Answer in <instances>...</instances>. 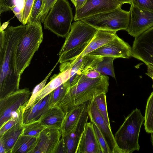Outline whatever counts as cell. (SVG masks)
Wrapping results in <instances>:
<instances>
[{
	"label": "cell",
	"mask_w": 153,
	"mask_h": 153,
	"mask_svg": "<svg viewBox=\"0 0 153 153\" xmlns=\"http://www.w3.org/2000/svg\"><path fill=\"white\" fill-rule=\"evenodd\" d=\"M27 24L8 26L0 31V100L19 89L20 79L16 64L19 44Z\"/></svg>",
	"instance_id": "cell-1"
},
{
	"label": "cell",
	"mask_w": 153,
	"mask_h": 153,
	"mask_svg": "<svg viewBox=\"0 0 153 153\" xmlns=\"http://www.w3.org/2000/svg\"><path fill=\"white\" fill-rule=\"evenodd\" d=\"M109 81V78L106 75H102L94 79L88 78L84 74L77 75L65 96L56 105L65 115L73 107L90 101L101 94H106Z\"/></svg>",
	"instance_id": "cell-2"
},
{
	"label": "cell",
	"mask_w": 153,
	"mask_h": 153,
	"mask_svg": "<svg viewBox=\"0 0 153 153\" xmlns=\"http://www.w3.org/2000/svg\"><path fill=\"white\" fill-rule=\"evenodd\" d=\"M144 120L140 111L135 108L125 119L114 135L117 144L121 153L138 151L140 146L139 137Z\"/></svg>",
	"instance_id": "cell-3"
},
{
	"label": "cell",
	"mask_w": 153,
	"mask_h": 153,
	"mask_svg": "<svg viewBox=\"0 0 153 153\" xmlns=\"http://www.w3.org/2000/svg\"><path fill=\"white\" fill-rule=\"evenodd\" d=\"M27 24L26 31L19 44L17 50V67L20 77L29 66L43 39L41 23L30 22Z\"/></svg>",
	"instance_id": "cell-4"
},
{
	"label": "cell",
	"mask_w": 153,
	"mask_h": 153,
	"mask_svg": "<svg viewBox=\"0 0 153 153\" xmlns=\"http://www.w3.org/2000/svg\"><path fill=\"white\" fill-rule=\"evenodd\" d=\"M72 9L67 0H57L45 18L43 24L59 36L65 37L69 32L73 20Z\"/></svg>",
	"instance_id": "cell-5"
},
{
	"label": "cell",
	"mask_w": 153,
	"mask_h": 153,
	"mask_svg": "<svg viewBox=\"0 0 153 153\" xmlns=\"http://www.w3.org/2000/svg\"><path fill=\"white\" fill-rule=\"evenodd\" d=\"M129 12L120 7L84 18L82 21L98 30L117 32L126 30L128 25Z\"/></svg>",
	"instance_id": "cell-6"
},
{
	"label": "cell",
	"mask_w": 153,
	"mask_h": 153,
	"mask_svg": "<svg viewBox=\"0 0 153 153\" xmlns=\"http://www.w3.org/2000/svg\"><path fill=\"white\" fill-rule=\"evenodd\" d=\"M98 30L81 20L74 22L65 42L59 53V56L89 42L94 38Z\"/></svg>",
	"instance_id": "cell-7"
},
{
	"label": "cell",
	"mask_w": 153,
	"mask_h": 153,
	"mask_svg": "<svg viewBox=\"0 0 153 153\" xmlns=\"http://www.w3.org/2000/svg\"><path fill=\"white\" fill-rule=\"evenodd\" d=\"M30 92L27 88L19 89L0 100V127L8 121L21 106L27 105Z\"/></svg>",
	"instance_id": "cell-8"
},
{
	"label": "cell",
	"mask_w": 153,
	"mask_h": 153,
	"mask_svg": "<svg viewBox=\"0 0 153 153\" xmlns=\"http://www.w3.org/2000/svg\"><path fill=\"white\" fill-rule=\"evenodd\" d=\"M132 57L147 66H153V27L134 38Z\"/></svg>",
	"instance_id": "cell-9"
},
{
	"label": "cell",
	"mask_w": 153,
	"mask_h": 153,
	"mask_svg": "<svg viewBox=\"0 0 153 153\" xmlns=\"http://www.w3.org/2000/svg\"><path fill=\"white\" fill-rule=\"evenodd\" d=\"M128 25L126 30L134 38L153 27V12L131 5Z\"/></svg>",
	"instance_id": "cell-10"
},
{
	"label": "cell",
	"mask_w": 153,
	"mask_h": 153,
	"mask_svg": "<svg viewBox=\"0 0 153 153\" xmlns=\"http://www.w3.org/2000/svg\"><path fill=\"white\" fill-rule=\"evenodd\" d=\"M91 122L96 125L105 139L112 153H121L115 141L111 126L105 121L93 99L90 100L87 106Z\"/></svg>",
	"instance_id": "cell-11"
},
{
	"label": "cell",
	"mask_w": 153,
	"mask_h": 153,
	"mask_svg": "<svg viewBox=\"0 0 153 153\" xmlns=\"http://www.w3.org/2000/svg\"><path fill=\"white\" fill-rule=\"evenodd\" d=\"M97 57L110 56L116 59L132 57L131 47L117 34L111 41L88 54Z\"/></svg>",
	"instance_id": "cell-12"
},
{
	"label": "cell",
	"mask_w": 153,
	"mask_h": 153,
	"mask_svg": "<svg viewBox=\"0 0 153 153\" xmlns=\"http://www.w3.org/2000/svg\"><path fill=\"white\" fill-rule=\"evenodd\" d=\"M123 4L117 0H87L80 9L75 10V21L121 7Z\"/></svg>",
	"instance_id": "cell-13"
},
{
	"label": "cell",
	"mask_w": 153,
	"mask_h": 153,
	"mask_svg": "<svg viewBox=\"0 0 153 153\" xmlns=\"http://www.w3.org/2000/svg\"><path fill=\"white\" fill-rule=\"evenodd\" d=\"M61 137L60 129L46 128L37 138V143L32 153H55Z\"/></svg>",
	"instance_id": "cell-14"
},
{
	"label": "cell",
	"mask_w": 153,
	"mask_h": 153,
	"mask_svg": "<svg viewBox=\"0 0 153 153\" xmlns=\"http://www.w3.org/2000/svg\"><path fill=\"white\" fill-rule=\"evenodd\" d=\"M87 106L74 128L68 133L61 137L65 146L66 153H76L79 141L89 117Z\"/></svg>",
	"instance_id": "cell-15"
},
{
	"label": "cell",
	"mask_w": 153,
	"mask_h": 153,
	"mask_svg": "<svg viewBox=\"0 0 153 153\" xmlns=\"http://www.w3.org/2000/svg\"><path fill=\"white\" fill-rule=\"evenodd\" d=\"M76 153H102L91 122L85 125Z\"/></svg>",
	"instance_id": "cell-16"
},
{
	"label": "cell",
	"mask_w": 153,
	"mask_h": 153,
	"mask_svg": "<svg viewBox=\"0 0 153 153\" xmlns=\"http://www.w3.org/2000/svg\"><path fill=\"white\" fill-rule=\"evenodd\" d=\"M116 32L111 31L98 30L94 38L82 52L76 58L71 60L73 62L78 60L109 42L115 37L117 34Z\"/></svg>",
	"instance_id": "cell-17"
},
{
	"label": "cell",
	"mask_w": 153,
	"mask_h": 153,
	"mask_svg": "<svg viewBox=\"0 0 153 153\" xmlns=\"http://www.w3.org/2000/svg\"><path fill=\"white\" fill-rule=\"evenodd\" d=\"M89 101L73 107L66 113L60 129L62 136L66 134L74 128L87 107Z\"/></svg>",
	"instance_id": "cell-18"
},
{
	"label": "cell",
	"mask_w": 153,
	"mask_h": 153,
	"mask_svg": "<svg viewBox=\"0 0 153 153\" xmlns=\"http://www.w3.org/2000/svg\"><path fill=\"white\" fill-rule=\"evenodd\" d=\"M24 126L19 123L6 131L0 136V143L4 146L6 153H10L13 147L19 137L22 134Z\"/></svg>",
	"instance_id": "cell-19"
},
{
	"label": "cell",
	"mask_w": 153,
	"mask_h": 153,
	"mask_svg": "<svg viewBox=\"0 0 153 153\" xmlns=\"http://www.w3.org/2000/svg\"><path fill=\"white\" fill-rule=\"evenodd\" d=\"M71 68L54 75L51 77L50 81L40 91L36 99L35 103L68 80L71 76Z\"/></svg>",
	"instance_id": "cell-20"
},
{
	"label": "cell",
	"mask_w": 153,
	"mask_h": 153,
	"mask_svg": "<svg viewBox=\"0 0 153 153\" xmlns=\"http://www.w3.org/2000/svg\"><path fill=\"white\" fill-rule=\"evenodd\" d=\"M65 117L64 112L56 105L49 109L41 122L47 128L60 129Z\"/></svg>",
	"instance_id": "cell-21"
},
{
	"label": "cell",
	"mask_w": 153,
	"mask_h": 153,
	"mask_svg": "<svg viewBox=\"0 0 153 153\" xmlns=\"http://www.w3.org/2000/svg\"><path fill=\"white\" fill-rule=\"evenodd\" d=\"M37 142V138L21 135L11 150L10 153H32Z\"/></svg>",
	"instance_id": "cell-22"
},
{
	"label": "cell",
	"mask_w": 153,
	"mask_h": 153,
	"mask_svg": "<svg viewBox=\"0 0 153 153\" xmlns=\"http://www.w3.org/2000/svg\"><path fill=\"white\" fill-rule=\"evenodd\" d=\"M116 59L110 56L102 57L94 70L102 75H109L115 79L113 61Z\"/></svg>",
	"instance_id": "cell-23"
},
{
	"label": "cell",
	"mask_w": 153,
	"mask_h": 153,
	"mask_svg": "<svg viewBox=\"0 0 153 153\" xmlns=\"http://www.w3.org/2000/svg\"><path fill=\"white\" fill-rule=\"evenodd\" d=\"M70 87L69 79L50 93L49 106L50 108L56 105L65 96Z\"/></svg>",
	"instance_id": "cell-24"
},
{
	"label": "cell",
	"mask_w": 153,
	"mask_h": 153,
	"mask_svg": "<svg viewBox=\"0 0 153 153\" xmlns=\"http://www.w3.org/2000/svg\"><path fill=\"white\" fill-rule=\"evenodd\" d=\"M144 117L146 131L149 133L153 132V91L147 100Z\"/></svg>",
	"instance_id": "cell-25"
},
{
	"label": "cell",
	"mask_w": 153,
	"mask_h": 153,
	"mask_svg": "<svg viewBox=\"0 0 153 153\" xmlns=\"http://www.w3.org/2000/svg\"><path fill=\"white\" fill-rule=\"evenodd\" d=\"M27 105L21 106L11 118L0 127V136L16 124L23 121V114Z\"/></svg>",
	"instance_id": "cell-26"
},
{
	"label": "cell",
	"mask_w": 153,
	"mask_h": 153,
	"mask_svg": "<svg viewBox=\"0 0 153 153\" xmlns=\"http://www.w3.org/2000/svg\"><path fill=\"white\" fill-rule=\"evenodd\" d=\"M22 135L38 138L41 133L47 128L41 123V121H36L24 125Z\"/></svg>",
	"instance_id": "cell-27"
},
{
	"label": "cell",
	"mask_w": 153,
	"mask_h": 153,
	"mask_svg": "<svg viewBox=\"0 0 153 153\" xmlns=\"http://www.w3.org/2000/svg\"><path fill=\"white\" fill-rule=\"evenodd\" d=\"M106 97V94L103 93L95 97L93 99L105 122L111 126L108 113Z\"/></svg>",
	"instance_id": "cell-28"
},
{
	"label": "cell",
	"mask_w": 153,
	"mask_h": 153,
	"mask_svg": "<svg viewBox=\"0 0 153 153\" xmlns=\"http://www.w3.org/2000/svg\"><path fill=\"white\" fill-rule=\"evenodd\" d=\"M58 62H59L58 61L57 62L56 64L52 69L46 77L40 83L36 85L34 88L28 103L25 107V110L32 107L35 105L36 99L39 95L40 91L45 86L47 80L51 75L53 70L54 69Z\"/></svg>",
	"instance_id": "cell-29"
},
{
	"label": "cell",
	"mask_w": 153,
	"mask_h": 153,
	"mask_svg": "<svg viewBox=\"0 0 153 153\" xmlns=\"http://www.w3.org/2000/svg\"><path fill=\"white\" fill-rule=\"evenodd\" d=\"M25 0H0V14L11 10V9L16 6L22 12Z\"/></svg>",
	"instance_id": "cell-30"
},
{
	"label": "cell",
	"mask_w": 153,
	"mask_h": 153,
	"mask_svg": "<svg viewBox=\"0 0 153 153\" xmlns=\"http://www.w3.org/2000/svg\"><path fill=\"white\" fill-rule=\"evenodd\" d=\"M50 95V93L44 98L39 106L33 122L41 121L50 109L49 106Z\"/></svg>",
	"instance_id": "cell-31"
},
{
	"label": "cell",
	"mask_w": 153,
	"mask_h": 153,
	"mask_svg": "<svg viewBox=\"0 0 153 153\" xmlns=\"http://www.w3.org/2000/svg\"><path fill=\"white\" fill-rule=\"evenodd\" d=\"M57 0H42L40 11L36 19V22L43 23L50 9Z\"/></svg>",
	"instance_id": "cell-32"
},
{
	"label": "cell",
	"mask_w": 153,
	"mask_h": 153,
	"mask_svg": "<svg viewBox=\"0 0 153 153\" xmlns=\"http://www.w3.org/2000/svg\"><path fill=\"white\" fill-rule=\"evenodd\" d=\"M43 99V98H42L40 100L32 107L25 110L23 114V125H26L33 122L39 106Z\"/></svg>",
	"instance_id": "cell-33"
},
{
	"label": "cell",
	"mask_w": 153,
	"mask_h": 153,
	"mask_svg": "<svg viewBox=\"0 0 153 153\" xmlns=\"http://www.w3.org/2000/svg\"><path fill=\"white\" fill-rule=\"evenodd\" d=\"M35 0H25L22 11L23 25L30 22V16Z\"/></svg>",
	"instance_id": "cell-34"
},
{
	"label": "cell",
	"mask_w": 153,
	"mask_h": 153,
	"mask_svg": "<svg viewBox=\"0 0 153 153\" xmlns=\"http://www.w3.org/2000/svg\"><path fill=\"white\" fill-rule=\"evenodd\" d=\"M93 125L96 136L102 153H112L101 131L96 125Z\"/></svg>",
	"instance_id": "cell-35"
},
{
	"label": "cell",
	"mask_w": 153,
	"mask_h": 153,
	"mask_svg": "<svg viewBox=\"0 0 153 153\" xmlns=\"http://www.w3.org/2000/svg\"><path fill=\"white\" fill-rule=\"evenodd\" d=\"M130 5L143 10L153 12V0H131Z\"/></svg>",
	"instance_id": "cell-36"
},
{
	"label": "cell",
	"mask_w": 153,
	"mask_h": 153,
	"mask_svg": "<svg viewBox=\"0 0 153 153\" xmlns=\"http://www.w3.org/2000/svg\"><path fill=\"white\" fill-rule=\"evenodd\" d=\"M42 0H35L32 9L30 16V22H36L41 8Z\"/></svg>",
	"instance_id": "cell-37"
},
{
	"label": "cell",
	"mask_w": 153,
	"mask_h": 153,
	"mask_svg": "<svg viewBox=\"0 0 153 153\" xmlns=\"http://www.w3.org/2000/svg\"><path fill=\"white\" fill-rule=\"evenodd\" d=\"M84 74L86 77L91 79L98 78L102 75L100 73L95 70L88 71Z\"/></svg>",
	"instance_id": "cell-38"
},
{
	"label": "cell",
	"mask_w": 153,
	"mask_h": 153,
	"mask_svg": "<svg viewBox=\"0 0 153 153\" xmlns=\"http://www.w3.org/2000/svg\"><path fill=\"white\" fill-rule=\"evenodd\" d=\"M55 153H66L65 146L61 137L56 148Z\"/></svg>",
	"instance_id": "cell-39"
},
{
	"label": "cell",
	"mask_w": 153,
	"mask_h": 153,
	"mask_svg": "<svg viewBox=\"0 0 153 153\" xmlns=\"http://www.w3.org/2000/svg\"><path fill=\"white\" fill-rule=\"evenodd\" d=\"M75 7V10L81 8L87 0H71Z\"/></svg>",
	"instance_id": "cell-40"
},
{
	"label": "cell",
	"mask_w": 153,
	"mask_h": 153,
	"mask_svg": "<svg viewBox=\"0 0 153 153\" xmlns=\"http://www.w3.org/2000/svg\"><path fill=\"white\" fill-rule=\"evenodd\" d=\"M147 66V71L146 74L150 77L153 81V66L148 65Z\"/></svg>",
	"instance_id": "cell-41"
},
{
	"label": "cell",
	"mask_w": 153,
	"mask_h": 153,
	"mask_svg": "<svg viewBox=\"0 0 153 153\" xmlns=\"http://www.w3.org/2000/svg\"><path fill=\"white\" fill-rule=\"evenodd\" d=\"M123 4L125 3L131 4V0H117Z\"/></svg>",
	"instance_id": "cell-42"
},
{
	"label": "cell",
	"mask_w": 153,
	"mask_h": 153,
	"mask_svg": "<svg viewBox=\"0 0 153 153\" xmlns=\"http://www.w3.org/2000/svg\"><path fill=\"white\" fill-rule=\"evenodd\" d=\"M0 153H6L5 149L3 145L0 143Z\"/></svg>",
	"instance_id": "cell-43"
},
{
	"label": "cell",
	"mask_w": 153,
	"mask_h": 153,
	"mask_svg": "<svg viewBox=\"0 0 153 153\" xmlns=\"http://www.w3.org/2000/svg\"><path fill=\"white\" fill-rule=\"evenodd\" d=\"M151 141L152 143V144L153 148V132L151 133Z\"/></svg>",
	"instance_id": "cell-44"
},
{
	"label": "cell",
	"mask_w": 153,
	"mask_h": 153,
	"mask_svg": "<svg viewBox=\"0 0 153 153\" xmlns=\"http://www.w3.org/2000/svg\"><path fill=\"white\" fill-rule=\"evenodd\" d=\"M152 87L153 88V84H152Z\"/></svg>",
	"instance_id": "cell-45"
}]
</instances>
